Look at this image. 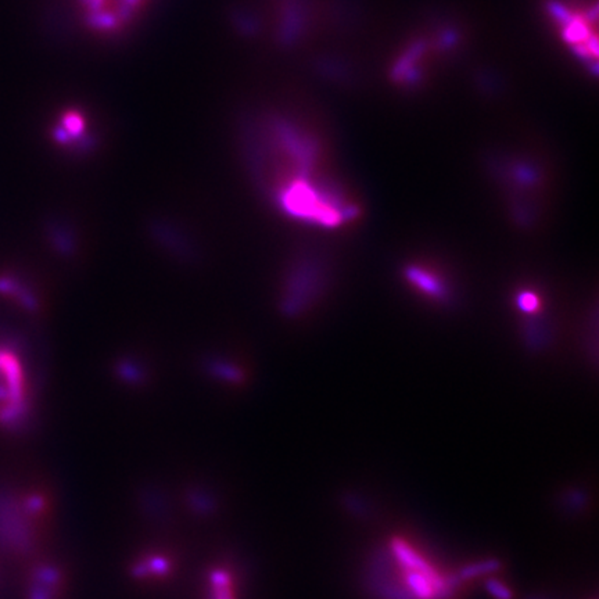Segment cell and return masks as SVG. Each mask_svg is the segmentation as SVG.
Segmentation results:
<instances>
[{"instance_id": "1", "label": "cell", "mask_w": 599, "mask_h": 599, "mask_svg": "<svg viewBox=\"0 0 599 599\" xmlns=\"http://www.w3.org/2000/svg\"><path fill=\"white\" fill-rule=\"evenodd\" d=\"M559 24L562 25V34L567 45L573 46L576 52L584 58H595L596 56V39L595 31L591 27L588 14H582L578 10L559 9Z\"/></svg>"}]
</instances>
